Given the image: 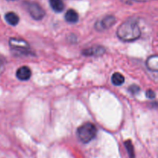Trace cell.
<instances>
[{"mask_svg": "<svg viewBox=\"0 0 158 158\" xmlns=\"http://www.w3.org/2000/svg\"><path fill=\"white\" fill-rule=\"evenodd\" d=\"M25 7L31 16L35 20H40L44 17L45 11L38 3L26 2Z\"/></svg>", "mask_w": 158, "mask_h": 158, "instance_id": "3957f363", "label": "cell"}, {"mask_svg": "<svg viewBox=\"0 0 158 158\" xmlns=\"http://www.w3.org/2000/svg\"><path fill=\"white\" fill-rule=\"evenodd\" d=\"M124 77L121 73H114L112 76V78H111L113 84H114L115 86H120V85H122L124 83Z\"/></svg>", "mask_w": 158, "mask_h": 158, "instance_id": "7c38bea8", "label": "cell"}, {"mask_svg": "<svg viewBox=\"0 0 158 158\" xmlns=\"http://www.w3.org/2000/svg\"><path fill=\"white\" fill-rule=\"evenodd\" d=\"M129 90L131 91V94H137V93L139 92V91L140 90V87L137 86H136V85H132V86H131V87L129 88Z\"/></svg>", "mask_w": 158, "mask_h": 158, "instance_id": "5bb4252c", "label": "cell"}, {"mask_svg": "<svg viewBox=\"0 0 158 158\" xmlns=\"http://www.w3.org/2000/svg\"><path fill=\"white\" fill-rule=\"evenodd\" d=\"M104 52L105 49L100 46H92L83 51V54L85 56H101Z\"/></svg>", "mask_w": 158, "mask_h": 158, "instance_id": "52a82bcc", "label": "cell"}, {"mask_svg": "<svg viewBox=\"0 0 158 158\" xmlns=\"http://www.w3.org/2000/svg\"><path fill=\"white\" fill-rule=\"evenodd\" d=\"M9 46L12 48V49H15L16 51H20L22 54L23 53H29V45L27 42L21 39L11 38L9 40Z\"/></svg>", "mask_w": 158, "mask_h": 158, "instance_id": "277c9868", "label": "cell"}, {"mask_svg": "<svg viewBox=\"0 0 158 158\" xmlns=\"http://www.w3.org/2000/svg\"><path fill=\"white\" fill-rule=\"evenodd\" d=\"M7 1H15V0H7Z\"/></svg>", "mask_w": 158, "mask_h": 158, "instance_id": "e0dca14e", "label": "cell"}, {"mask_svg": "<svg viewBox=\"0 0 158 158\" xmlns=\"http://www.w3.org/2000/svg\"><path fill=\"white\" fill-rule=\"evenodd\" d=\"M5 19H6V22L9 24L12 25V26H16L19 21V18L18 15L15 13V12H9L6 14L5 15Z\"/></svg>", "mask_w": 158, "mask_h": 158, "instance_id": "9c48e42d", "label": "cell"}, {"mask_svg": "<svg viewBox=\"0 0 158 158\" xmlns=\"http://www.w3.org/2000/svg\"><path fill=\"white\" fill-rule=\"evenodd\" d=\"M117 36L124 42H132L140 36V29L134 20H128L117 29Z\"/></svg>", "mask_w": 158, "mask_h": 158, "instance_id": "6da1fadb", "label": "cell"}, {"mask_svg": "<svg viewBox=\"0 0 158 158\" xmlns=\"http://www.w3.org/2000/svg\"><path fill=\"white\" fill-rule=\"evenodd\" d=\"M32 75L31 69L28 66H21L16 71V77L19 80H23V81H26L29 80Z\"/></svg>", "mask_w": 158, "mask_h": 158, "instance_id": "8992f818", "label": "cell"}, {"mask_svg": "<svg viewBox=\"0 0 158 158\" xmlns=\"http://www.w3.org/2000/svg\"><path fill=\"white\" fill-rule=\"evenodd\" d=\"M116 23V18L114 15H106L102 20L96 23V27L100 29H106L110 28Z\"/></svg>", "mask_w": 158, "mask_h": 158, "instance_id": "5b68a950", "label": "cell"}, {"mask_svg": "<svg viewBox=\"0 0 158 158\" xmlns=\"http://www.w3.org/2000/svg\"><path fill=\"white\" fill-rule=\"evenodd\" d=\"M65 19L69 23H75L78 21L79 15L73 9H69L65 15Z\"/></svg>", "mask_w": 158, "mask_h": 158, "instance_id": "ba28073f", "label": "cell"}, {"mask_svg": "<svg viewBox=\"0 0 158 158\" xmlns=\"http://www.w3.org/2000/svg\"><path fill=\"white\" fill-rule=\"evenodd\" d=\"M146 96L149 99H154V97H155V93L153 90H151V89H149V90H148V92H147Z\"/></svg>", "mask_w": 158, "mask_h": 158, "instance_id": "9a60e30c", "label": "cell"}, {"mask_svg": "<svg viewBox=\"0 0 158 158\" xmlns=\"http://www.w3.org/2000/svg\"><path fill=\"white\" fill-rule=\"evenodd\" d=\"M2 70H3V62H2V60L1 59V57H0V73H1Z\"/></svg>", "mask_w": 158, "mask_h": 158, "instance_id": "2e32d148", "label": "cell"}, {"mask_svg": "<svg viewBox=\"0 0 158 158\" xmlns=\"http://www.w3.org/2000/svg\"><path fill=\"white\" fill-rule=\"evenodd\" d=\"M49 4L51 8L56 12H60L64 9L63 0H49Z\"/></svg>", "mask_w": 158, "mask_h": 158, "instance_id": "30bf717a", "label": "cell"}, {"mask_svg": "<svg viewBox=\"0 0 158 158\" xmlns=\"http://www.w3.org/2000/svg\"><path fill=\"white\" fill-rule=\"evenodd\" d=\"M147 66L150 69L153 71H157L158 69V59L157 56H152L147 61Z\"/></svg>", "mask_w": 158, "mask_h": 158, "instance_id": "8fae6325", "label": "cell"}, {"mask_svg": "<svg viewBox=\"0 0 158 158\" xmlns=\"http://www.w3.org/2000/svg\"><path fill=\"white\" fill-rule=\"evenodd\" d=\"M97 134V128L93 123H86L80 126L77 130V135L79 139L83 143L90 142Z\"/></svg>", "mask_w": 158, "mask_h": 158, "instance_id": "7a4b0ae2", "label": "cell"}, {"mask_svg": "<svg viewBox=\"0 0 158 158\" xmlns=\"http://www.w3.org/2000/svg\"><path fill=\"white\" fill-rule=\"evenodd\" d=\"M125 147H126L127 151L130 158H135L134 146H133L131 140H127V141L125 142Z\"/></svg>", "mask_w": 158, "mask_h": 158, "instance_id": "4fadbf2b", "label": "cell"}, {"mask_svg": "<svg viewBox=\"0 0 158 158\" xmlns=\"http://www.w3.org/2000/svg\"><path fill=\"white\" fill-rule=\"evenodd\" d=\"M137 1H145V0H137Z\"/></svg>", "mask_w": 158, "mask_h": 158, "instance_id": "ac0fdd59", "label": "cell"}]
</instances>
